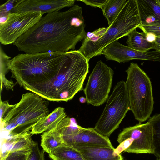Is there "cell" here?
<instances>
[{
    "label": "cell",
    "instance_id": "1",
    "mask_svg": "<svg viewBox=\"0 0 160 160\" xmlns=\"http://www.w3.org/2000/svg\"><path fill=\"white\" fill-rule=\"evenodd\" d=\"M85 28L82 8L76 4L42 17L13 44L26 53L66 52L86 38Z\"/></svg>",
    "mask_w": 160,
    "mask_h": 160
},
{
    "label": "cell",
    "instance_id": "2",
    "mask_svg": "<svg viewBox=\"0 0 160 160\" xmlns=\"http://www.w3.org/2000/svg\"><path fill=\"white\" fill-rule=\"evenodd\" d=\"M48 100L33 92L22 95L1 121V130L8 137L30 131L33 125L49 113Z\"/></svg>",
    "mask_w": 160,
    "mask_h": 160
},
{
    "label": "cell",
    "instance_id": "3",
    "mask_svg": "<svg viewBox=\"0 0 160 160\" xmlns=\"http://www.w3.org/2000/svg\"><path fill=\"white\" fill-rule=\"evenodd\" d=\"M137 0H127L122 10L102 36L92 41L84 39L78 50L87 60L101 55L107 45L128 35L141 24Z\"/></svg>",
    "mask_w": 160,
    "mask_h": 160
},
{
    "label": "cell",
    "instance_id": "4",
    "mask_svg": "<svg viewBox=\"0 0 160 160\" xmlns=\"http://www.w3.org/2000/svg\"><path fill=\"white\" fill-rule=\"evenodd\" d=\"M126 85L130 110L135 119L141 123L148 119L153 109L154 101L150 79L136 63L132 62L126 70Z\"/></svg>",
    "mask_w": 160,
    "mask_h": 160
},
{
    "label": "cell",
    "instance_id": "5",
    "mask_svg": "<svg viewBox=\"0 0 160 160\" xmlns=\"http://www.w3.org/2000/svg\"><path fill=\"white\" fill-rule=\"evenodd\" d=\"M130 110L125 82H118L107 100L105 107L94 128L102 135L108 137L117 129Z\"/></svg>",
    "mask_w": 160,
    "mask_h": 160
},
{
    "label": "cell",
    "instance_id": "6",
    "mask_svg": "<svg viewBox=\"0 0 160 160\" xmlns=\"http://www.w3.org/2000/svg\"><path fill=\"white\" fill-rule=\"evenodd\" d=\"M113 70L101 60L96 63L84 89L88 103L99 106L109 97L112 87Z\"/></svg>",
    "mask_w": 160,
    "mask_h": 160
},
{
    "label": "cell",
    "instance_id": "7",
    "mask_svg": "<svg viewBox=\"0 0 160 160\" xmlns=\"http://www.w3.org/2000/svg\"><path fill=\"white\" fill-rule=\"evenodd\" d=\"M41 11L27 12L8 14L7 20L0 24V42L4 45L13 43L42 17Z\"/></svg>",
    "mask_w": 160,
    "mask_h": 160
},
{
    "label": "cell",
    "instance_id": "8",
    "mask_svg": "<svg viewBox=\"0 0 160 160\" xmlns=\"http://www.w3.org/2000/svg\"><path fill=\"white\" fill-rule=\"evenodd\" d=\"M153 131L151 123H139L124 128L119 134L117 139L120 144L126 139L130 146L124 152L136 154H153Z\"/></svg>",
    "mask_w": 160,
    "mask_h": 160
},
{
    "label": "cell",
    "instance_id": "9",
    "mask_svg": "<svg viewBox=\"0 0 160 160\" xmlns=\"http://www.w3.org/2000/svg\"><path fill=\"white\" fill-rule=\"evenodd\" d=\"M102 54L107 60L124 62L133 60H140L160 62V52L153 51H141L132 49L115 41L106 47Z\"/></svg>",
    "mask_w": 160,
    "mask_h": 160
},
{
    "label": "cell",
    "instance_id": "10",
    "mask_svg": "<svg viewBox=\"0 0 160 160\" xmlns=\"http://www.w3.org/2000/svg\"><path fill=\"white\" fill-rule=\"evenodd\" d=\"M75 1L72 0H23L14 9L13 13L41 11L42 15L72 7Z\"/></svg>",
    "mask_w": 160,
    "mask_h": 160
},
{
    "label": "cell",
    "instance_id": "11",
    "mask_svg": "<svg viewBox=\"0 0 160 160\" xmlns=\"http://www.w3.org/2000/svg\"><path fill=\"white\" fill-rule=\"evenodd\" d=\"M64 144L71 146L75 144L114 148L108 137L101 134L92 128L82 127L74 136L65 140Z\"/></svg>",
    "mask_w": 160,
    "mask_h": 160
},
{
    "label": "cell",
    "instance_id": "12",
    "mask_svg": "<svg viewBox=\"0 0 160 160\" xmlns=\"http://www.w3.org/2000/svg\"><path fill=\"white\" fill-rule=\"evenodd\" d=\"M71 146L79 151L86 160H123V157L117 153L114 148L88 146L79 144Z\"/></svg>",
    "mask_w": 160,
    "mask_h": 160
},
{
    "label": "cell",
    "instance_id": "13",
    "mask_svg": "<svg viewBox=\"0 0 160 160\" xmlns=\"http://www.w3.org/2000/svg\"><path fill=\"white\" fill-rule=\"evenodd\" d=\"M31 131L2 138L0 149V160H5L14 152L31 147L34 141Z\"/></svg>",
    "mask_w": 160,
    "mask_h": 160
},
{
    "label": "cell",
    "instance_id": "14",
    "mask_svg": "<svg viewBox=\"0 0 160 160\" xmlns=\"http://www.w3.org/2000/svg\"><path fill=\"white\" fill-rule=\"evenodd\" d=\"M66 116L64 108L61 107H57L33 125L31 129L32 135L41 133L56 127Z\"/></svg>",
    "mask_w": 160,
    "mask_h": 160
},
{
    "label": "cell",
    "instance_id": "15",
    "mask_svg": "<svg viewBox=\"0 0 160 160\" xmlns=\"http://www.w3.org/2000/svg\"><path fill=\"white\" fill-rule=\"evenodd\" d=\"M64 144L62 136L57 127L44 132L41 135V146L43 150L48 154Z\"/></svg>",
    "mask_w": 160,
    "mask_h": 160
},
{
    "label": "cell",
    "instance_id": "16",
    "mask_svg": "<svg viewBox=\"0 0 160 160\" xmlns=\"http://www.w3.org/2000/svg\"><path fill=\"white\" fill-rule=\"evenodd\" d=\"M128 36V38L126 43L129 47L141 51H148L153 49L154 43L147 41L146 34L143 32H140L135 29Z\"/></svg>",
    "mask_w": 160,
    "mask_h": 160
},
{
    "label": "cell",
    "instance_id": "17",
    "mask_svg": "<svg viewBox=\"0 0 160 160\" xmlns=\"http://www.w3.org/2000/svg\"><path fill=\"white\" fill-rule=\"evenodd\" d=\"M49 156L52 160H86L79 151L64 144L49 154Z\"/></svg>",
    "mask_w": 160,
    "mask_h": 160
},
{
    "label": "cell",
    "instance_id": "18",
    "mask_svg": "<svg viewBox=\"0 0 160 160\" xmlns=\"http://www.w3.org/2000/svg\"><path fill=\"white\" fill-rule=\"evenodd\" d=\"M82 127L79 125L74 118L66 116L57 126L63 141L77 134Z\"/></svg>",
    "mask_w": 160,
    "mask_h": 160
},
{
    "label": "cell",
    "instance_id": "19",
    "mask_svg": "<svg viewBox=\"0 0 160 160\" xmlns=\"http://www.w3.org/2000/svg\"><path fill=\"white\" fill-rule=\"evenodd\" d=\"M127 1L126 0H107L102 10L108 21V26L114 21Z\"/></svg>",
    "mask_w": 160,
    "mask_h": 160
},
{
    "label": "cell",
    "instance_id": "20",
    "mask_svg": "<svg viewBox=\"0 0 160 160\" xmlns=\"http://www.w3.org/2000/svg\"><path fill=\"white\" fill-rule=\"evenodd\" d=\"M141 24L147 25L160 24L153 10L145 0H137Z\"/></svg>",
    "mask_w": 160,
    "mask_h": 160
},
{
    "label": "cell",
    "instance_id": "21",
    "mask_svg": "<svg viewBox=\"0 0 160 160\" xmlns=\"http://www.w3.org/2000/svg\"><path fill=\"white\" fill-rule=\"evenodd\" d=\"M148 122L152 128L153 154L158 158H160V114L154 115Z\"/></svg>",
    "mask_w": 160,
    "mask_h": 160
},
{
    "label": "cell",
    "instance_id": "22",
    "mask_svg": "<svg viewBox=\"0 0 160 160\" xmlns=\"http://www.w3.org/2000/svg\"><path fill=\"white\" fill-rule=\"evenodd\" d=\"M11 58L6 55L2 47L0 48V79L1 91L4 87L6 89L13 90L14 83L12 81L8 80L5 77L7 71L9 70L8 63Z\"/></svg>",
    "mask_w": 160,
    "mask_h": 160
},
{
    "label": "cell",
    "instance_id": "23",
    "mask_svg": "<svg viewBox=\"0 0 160 160\" xmlns=\"http://www.w3.org/2000/svg\"><path fill=\"white\" fill-rule=\"evenodd\" d=\"M23 0H8L0 6V17H8L10 13H12L14 8Z\"/></svg>",
    "mask_w": 160,
    "mask_h": 160
},
{
    "label": "cell",
    "instance_id": "24",
    "mask_svg": "<svg viewBox=\"0 0 160 160\" xmlns=\"http://www.w3.org/2000/svg\"><path fill=\"white\" fill-rule=\"evenodd\" d=\"M32 151V146L26 149L12 152L5 160H28Z\"/></svg>",
    "mask_w": 160,
    "mask_h": 160
},
{
    "label": "cell",
    "instance_id": "25",
    "mask_svg": "<svg viewBox=\"0 0 160 160\" xmlns=\"http://www.w3.org/2000/svg\"><path fill=\"white\" fill-rule=\"evenodd\" d=\"M28 160H45L44 151L39 149L37 142H33L32 151Z\"/></svg>",
    "mask_w": 160,
    "mask_h": 160
},
{
    "label": "cell",
    "instance_id": "26",
    "mask_svg": "<svg viewBox=\"0 0 160 160\" xmlns=\"http://www.w3.org/2000/svg\"><path fill=\"white\" fill-rule=\"evenodd\" d=\"M138 28L144 33L154 34L157 37H160V24L143 25L141 24Z\"/></svg>",
    "mask_w": 160,
    "mask_h": 160
},
{
    "label": "cell",
    "instance_id": "27",
    "mask_svg": "<svg viewBox=\"0 0 160 160\" xmlns=\"http://www.w3.org/2000/svg\"><path fill=\"white\" fill-rule=\"evenodd\" d=\"M15 104L11 105L9 104L8 101H2L0 98V122L2 121L4 117L5 113L8 112V109L13 107Z\"/></svg>",
    "mask_w": 160,
    "mask_h": 160
},
{
    "label": "cell",
    "instance_id": "28",
    "mask_svg": "<svg viewBox=\"0 0 160 160\" xmlns=\"http://www.w3.org/2000/svg\"><path fill=\"white\" fill-rule=\"evenodd\" d=\"M80 1H82L87 5L98 7L102 9L106 3L107 0H84Z\"/></svg>",
    "mask_w": 160,
    "mask_h": 160
},
{
    "label": "cell",
    "instance_id": "29",
    "mask_svg": "<svg viewBox=\"0 0 160 160\" xmlns=\"http://www.w3.org/2000/svg\"><path fill=\"white\" fill-rule=\"evenodd\" d=\"M145 34L147 41L149 42L153 43L157 38L155 35L151 33H146Z\"/></svg>",
    "mask_w": 160,
    "mask_h": 160
},
{
    "label": "cell",
    "instance_id": "30",
    "mask_svg": "<svg viewBox=\"0 0 160 160\" xmlns=\"http://www.w3.org/2000/svg\"><path fill=\"white\" fill-rule=\"evenodd\" d=\"M153 43L154 46L153 49L160 52V37H157L156 40Z\"/></svg>",
    "mask_w": 160,
    "mask_h": 160
},
{
    "label": "cell",
    "instance_id": "31",
    "mask_svg": "<svg viewBox=\"0 0 160 160\" xmlns=\"http://www.w3.org/2000/svg\"><path fill=\"white\" fill-rule=\"evenodd\" d=\"M79 101L81 103H85L86 101L87 102L86 98L83 96L79 98Z\"/></svg>",
    "mask_w": 160,
    "mask_h": 160
},
{
    "label": "cell",
    "instance_id": "32",
    "mask_svg": "<svg viewBox=\"0 0 160 160\" xmlns=\"http://www.w3.org/2000/svg\"><path fill=\"white\" fill-rule=\"evenodd\" d=\"M157 160H160V158H158Z\"/></svg>",
    "mask_w": 160,
    "mask_h": 160
},
{
    "label": "cell",
    "instance_id": "33",
    "mask_svg": "<svg viewBox=\"0 0 160 160\" xmlns=\"http://www.w3.org/2000/svg\"><path fill=\"white\" fill-rule=\"evenodd\" d=\"M159 3L160 4V0H159Z\"/></svg>",
    "mask_w": 160,
    "mask_h": 160
},
{
    "label": "cell",
    "instance_id": "34",
    "mask_svg": "<svg viewBox=\"0 0 160 160\" xmlns=\"http://www.w3.org/2000/svg\"><path fill=\"white\" fill-rule=\"evenodd\" d=\"M123 160H124V159Z\"/></svg>",
    "mask_w": 160,
    "mask_h": 160
}]
</instances>
